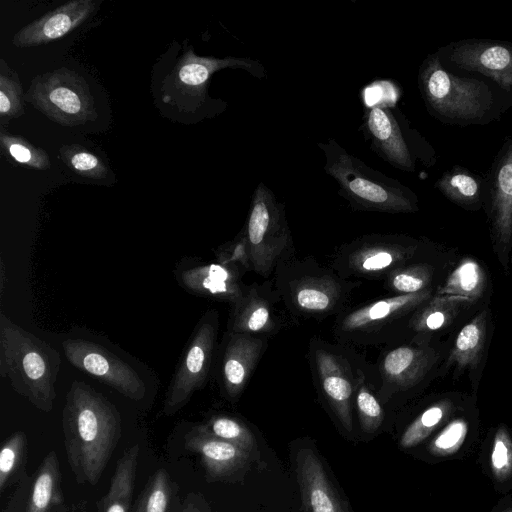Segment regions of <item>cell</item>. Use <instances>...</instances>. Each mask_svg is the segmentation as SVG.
Masks as SVG:
<instances>
[{"instance_id":"6da1fadb","label":"cell","mask_w":512,"mask_h":512,"mask_svg":"<svg viewBox=\"0 0 512 512\" xmlns=\"http://www.w3.org/2000/svg\"><path fill=\"white\" fill-rule=\"evenodd\" d=\"M67 460L79 484L95 485L121 437V416L90 385L72 382L62 412Z\"/></svg>"},{"instance_id":"7a4b0ae2","label":"cell","mask_w":512,"mask_h":512,"mask_svg":"<svg viewBox=\"0 0 512 512\" xmlns=\"http://www.w3.org/2000/svg\"><path fill=\"white\" fill-rule=\"evenodd\" d=\"M418 87L429 114L446 124L486 125L512 106V92L483 76L448 71L437 52L420 65Z\"/></svg>"},{"instance_id":"3957f363","label":"cell","mask_w":512,"mask_h":512,"mask_svg":"<svg viewBox=\"0 0 512 512\" xmlns=\"http://www.w3.org/2000/svg\"><path fill=\"white\" fill-rule=\"evenodd\" d=\"M60 365L57 350L0 313V375L43 412L53 409Z\"/></svg>"},{"instance_id":"277c9868","label":"cell","mask_w":512,"mask_h":512,"mask_svg":"<svg viewBox=\"0 0 512 512\" xmlns=\"http://www.w3.org/2000/svg\"><path fill=\"white\" fill-rule=\"evenodd\" d=\"M317 146L324 154V171L336 181L339 195L353 210L392 214L418 211L417 195L409 187L368 166L335 139Z\"/></svg>"},{"instance_id":"5b68a950","label":"cell","mask_w":512,"mask_h":512,"mask_svg":"<svg viewBox=\"0 0 512 512\" xmlns=\"http://www.w3.org/2000/svg\"><path fill=\"white\" fill-rule=\"evenodd\" d=\"M273 284L286 310L295 318L324 319L344 309L359 282L340 277L311 257L293 256L274 270Z\"/></svg>"},{"instance_id":"8992f818","label":"cell","mask_w":512,"mask_h":512,"mask_svg":"<svg viewBox=\"0 0 512 512\" xmlns=\"http://www.w3.org/2000/svg\"><path fill=\"white\" fill-rule=\"evenodd\" d=\"M431 298L430 289L393 295L344 309L337 315L334 336L343 346H377L393 341L396 328L411 320L416 310Z\"/></svg>"},{"instance_id":"52a82bcc","label":"cell","mask_w":512,"mask_h":512,"mask_svg":"<svg viewBox=\"0 0 512 512\" xmlns=\"http://www.w3.org/2000/svg\"><path fill=\"white\" fill-rule=\"evenodd\" d=\"M243 230L250 249L252 271L262 277H269L282 260L294 255L285 205L263 182L252 194Z\"/></svg>"},{"instance_id":"ba28073f","label":"cell","mask_w":512,"mask_h":512,"mask_svg":"<svg viewBox=\"0 0 512 512\" xmlns=\"http://www.w3.org/2000/svg\"><path fill=\"white\" fill-rule=\"evenodd\" d=\"M418 246L406 235H363L338 249L331 268L347 280H384L395 269L409 263Z\"/></svg>"},{"instance_id":"9c48e42d","label":"cell","mask_w":512,"mask_h":512,"mask_svg":"<svg viewBox=\"0 0 512 512\" xmlns=\"http://www.w3.org/2000/svg\"><path fill=\"white\" fill-rule=\"evenodd\" d=\"M25 98L50 120L65 127L82 125L97 118L87 82L68 68L33 78Z\"/></svg>"},{"instance_id":"30bf717a","label":"cell","mask_w":512,"mask_h":512,"mask_svg":"<svg viewBox=\"0 0 512 512\" xmlns=\"http://www.w3.org/2000/svg\"><path fill=\"white\" fill-rule=\"evenodd\" d=\"M361 128L370 148L399 170L414 172L417 160H426L424 140L394 105L379 103L367 109Z\"/></svg>"},{"instance_id":"8fae6325","label":"cell","mask_w":512,"mask_h":512,"mask_svg":"<svg viewBox=\"0 0 512 512\" xmlns=\"http://www.w3.org/2000/svg\"><path fill=\"white\" fill-rule=\"evenodd\" d=\"M219 325L218 313L210 310L191 337L165 395L163 413L178 412L203 387L208 377Z\"/></svg>"},{"instance_id":"7c38bea8","label":"cell","mask_w":512,"mask_h":512,"mask_svg":"<svg viewBox=\"0 0 512 512\" xmlns=\"http://www.w3.org/2000/svg\"><path fill=\"white\" fill-rule=\"evenodd\" d=\"M309 362L320 394L345 431L352 432L356 373L351 362L339 347L320 339L310 342Z\"/></svg>"},{"instance_id":"4fadbf2b","label":"cell","mask_w":512,"mask_h":512,"mask_svg":"<svg viewBox=\"0 0 512 512\" xmlns=\"http://www.w3.org/2000/svg\"><path fill=\"white\" fill-rule=\"evenodd\" d=\"M442 65L450 72L483 76L512 92V43L468 38L437 49Z\"/></svg>"},{"instance_id":"5bb4252c","label":"cell","mask_w":512,"mask_h":512,"mask_svg":"<svg viewBox=\"0 0 512 512\" xmlns=\"http://www.w3.org/2000/svg\"><path fill=\"white\" fill-rule=\"evenodd\" d=\"M62 347L66 359L77 369L131 400L144 398L146 387L139 374L102 346L83 339H68L62 343Z\"/></svg>"},{"instance_id":"9a60e30c","label":"cell","mask_w":512,"mask_h":512,"mask_svg":"<svg viewBox=\"0 0 512 512\" xmlns=\"http://www.w3.org/2000/svg\"><path fill=\"white\" fill-rule=\"evenodd\" d=\"M225 68L242 69L257 79L267 77L262 63L250 57H202L188 49L169 77V86L180 96H187L192 105L199 106L207 96L211 76Z\"/></svg>"},{"instance_id":"2e32d148","label":"cell","mask_w":512,"mask_h":512,"mask_svg":"<svg viewBox=\"0 0 512 512\" xmlns=\"http://www.w3.org/2000/svg\"><path fill=\"white\" fill-rule=\"evenodd\" d=\"M436 360L435 350L420 343L404 344L384 350L378 359V397L381 403L384 404L398 393L419 384Z\"/></svg>"},{"instance_id":"e0dca14e","label":"cell","mask_w":512,"mask_h":512,"mask_svg":"<svg viewBox=\"0 0 512 512\" xmlns=\"http://www.w3.org/2000/svg\"><path fill=\"white\" fill-rule=\"evenodd\" d=\"M486 179L493 242L506 263L512 244V136L498 151Z\"/></svg>"},{"instance_id":"ac0fdd59","label":"cell","mask_w":512,"mask_h":512,"mask_svg":"<svg viewBox=\"0 0 512 512\" xmlns=\"http://www.w3.org/2000/svg\"><path fill=\"white\" fill-rule=\"evenodd\" d=\"M279 303L282 301L273 281L248 285L244 295L231 305L228 333L266 338L277 333L283 324Z\"/></svg>"},{"instance_id":"d6986e66","label":"cell","mask_w":512,"mask_h":512,"mask_svg":"<svg viewBox=\"0 0 512 512\" xmlns=\"http://www.w3.org/2000/svg\"><path fill=\"white\" fill-rule=\"evenodd\" d=\"M98 5L95 0L68 1L22 27L12 43L18 48H30L56 41L84 23Z\"/></svg>"},{"instance_id":"ffe728a7","label":"cell","mask_w":512,"mask_h":512,"mask_svg":"<svg viewBox=\"0 0 512 512\" xmlns=\"http://www.w3.org/2000/svg\"><path fill=\"white\" fill-rule=\"evenodd\" d=\"M266 337L228 333L221 361V384L226 396L238 398L267 347Z\"/></svg>"},{"instance_id":"44dd1931","label":"cell","mask_w":512,"mask_h":512,"mask_svg":"<svg viewBox=\"0 0 512 512\" xmlns=\"http://www.w3.org/2000/svg\"><path fill=\"white\" fill-rule=\"evenodd\" d=\"M243 272L220 263L204 264L183 270L178 280L188 291L215 300L236 303L248 285L242 281Z\"/></svg>"},{"instance_id":"7402d4cb","label":"cell","mask_w":512,"mask_h":512,"mask_svg":"<svg viewBox=\"0 0 512 512\" xmlns=\"http://www.w3.org/2000/svg\"><path fill=\"white\" fill-rule=\"evenodd\" d=\"M185 447L199 456L208 478L212 480L225 479L238 472L250 455L237 445L196 428L186 435Z\"/></svg>"},{"instance_id":"603a6c76","label":"cell","mask_w":512,"mask_h":512,"mask_svg":"<svg viewBox=\"0 0 512 512\" xmlns=\"http://www.w3.org/2000/svg\"><path fill=\"white\" fill-rule=\"evenodd\" d=\"M296 472L306 512H346L322 462L311 449L297 452Z\"/></svg>"},{"instance_id":"cb8c5ba5","label":"cell","mask_w":512,"mask_h":512,"mask_svg":"<svg viewBox=\"0 0 512 512\" xmlns=\"http://www.w3.org/2000/svg\"><path fill=\"white\" fill-rule=\"evenodd\" d=\"M434 186L448 200L464 209L477 210L487 201V179L460 165L445 171Z\"/></svg>"},{"instance_id":"d4e9b609","label":"cell","mask_w":512,"mask_h":512,"mask_svg":"<svg viewBox=\"0 0 512 512\" xmlns=\"http://www.w3.org/2000/svg\"><path fill=\"white\" fill-rule=\"evenodd\" d=\"M64 505L58 456L50 451L32 480L25 512H59Z\"/></svg>"},{"instance_id":"484cf974","label":"cell","mask_w":512,"mask_h":512,"mask_svg":"<svg viewBox=\"0 0 512 512\" xmlns=\"http://www.w3.org/2000/svg\"><path fill=\"white\" fill-rule=\"evenodd\" d=\"M140 448L129 447L118 459L109 489L95 512H129L137 474Z\"/></svg>"},{"instance_id":"4316f807","label":"cell","mask_w":512,"mask_h":512,"mask_svg":"<svg viewBox=\"0 0 512 512\" xmlns=\"http://www.w3.org/2000/svg\"><path fill=\"white\" fill-rule=\"evenodd\" d=\"M472 303L471 300L460 296L435 294L416 310L409 328L417 335L442 329Z\"/></svg>"},{"instance_id":"83f0119b","label":"cell","mask_w":512,"mask_h":512,"mask_svg":"<svg viewBox=\"0 0 512 512\" xmlns=\"http://www.w3.org/2000/svg\"><path fill=\"white\" fill-rule=\"evenodd\" d=\"M487 336V311H482L458 333L447 366L475 369L481 359Z\"/></svg>"},{"instance_id":"f1b7e54d","label":"cell","mask_w":512,"mask_h":512,"mask_svg":"<svg viewBox=\"0 0 512 512\" xmlns=\"http://www.w3.org/2000/svg\"><path fill=\"white\" fill-rule=\"evenodd\" d=\"M486 276L480 264L471 258L462 259L436 290L437 295H454L472 302L479 299L485 289Z\"/></svg>"},{"instance_id":"f546056e","label":"cell","mask_w":512,"mask_h":512,"mask_svg":"<svg viewBox=\"0 0 512 512\" xmlns=\"http://www.w3.org/2000/svg\"><path fill=\"white\" fill-rule=\"evenodd\" d=\"M453 411L454 403L449 399H443L430 405L406 428L401 436L400 445L403 448H412L418 445L445 423Z\"/></svg>"},{"instance_id":"4dcf8cb0","label":"cell","mask_w":512,"mask_h":512,"mask_svg":"<svg viewBox=\"0 0 512 512\" xmlns=\"http://www.w3.org/2000/svg\"><path fill=\"white\" fill-rule=\"evenodd\" d=\"M355 373L354 404L360 425L363 431L373 433L381 426L384 419L382 403L370 388L365 371L361 367H355Z\"/></svg>"},{"instance_id":"1f68e13d","label":"cell","mask_w":512,"mask_h":512,"mask_svg":"<svg viewBox=\"0 0 512 512\" xmlns=\"http://www.w3.org/2000/svg\"><path fill=\"white\" fill-rule=\"evenodd\" d=\"M197 430L228 441L242 448L249 454L257 451L256 440L250 429L240 420L227 415H215L205 423L196 427Z\"/></svg>"},{"instance_id":"d6a6232c","label":"cell","mask_w":512,"mask_h":512,"mask_svg":"<svg viewBox=\"0 0 512 512\" xmlns=\"http://www.w3.org/2000/svg\"><path fill=\"white\" fill-rule=\"evenodd\" d=\"M433 267L427 263H407L384 280V287L394 295H405L429 289L433 278Z\"/></svg>"},{"instance_id":"836d02e7","label":"cell","mask_w":512,"mask_h":512,"mask_svg":"<svg viewBox=\"0 0 512 512\" xmlns=\"http://www.w3.org/2000/svg\"><path fill=\"white\" fill-rule=\"evenodd\" d=\"M172 494L171 478L160 468L148 479L139 495L135 512H168Z\"/></svg>"},{"instance_id":"e575fe53","label":"cell","mask_w":512,"mask_h":512,"mask_svg":"<svg viewBox=\"0 0 512 512\" xmlns=\"http://www.w3.org/2000/svg\"><path fill=\"white\" fill-rule=\"evenodd\" d=\"M59 152L64 163L81 177L103 180L110 174L103 160L81 146L63 145Z\"/></svg>"},{"instance_id":"d590c367","label":"cell","mask_w":512,"mask_h":512,"mask_svg":"<svg viewBox=\"0 0 512 512\" xmlns=\"http://www.w3.org/2000/svg\"><path fill=\"white\" fill-rule=\"evenodd\" d=\"M24 113V95L16 72L0 60V117L9 120Z\"/></svg>"},{"instance_id":"8d00e7d4","label":"cell","mask_w":512,"mask_h":512,"mask_svg":"<svg viewBox=\"0 0 512 512\" xmlns=\"http://www.w3.org/2000/svg\"><path fill=\"white\" fill-rule=\"evenodd\" d=\"M0 143L3 150L16 162L36 170L50 168V158L43 149L35 147L20 136L2 131Z\"/></svg>"},{"instance_id":"74e56055","label":"cell","mask_w":512,"mask_h":512,"mask_svg":"<svg viewBox=\"0 0 512 512\" xmlns=\"http://www.w3.org/2000/svg\"><path fill=\"white\" fill-rule=\"evenodd\" d=\"M489 466L495 480L505 482L512 477V438L505 426H499L491 444Z\"/></svg>"},{"instance_id":"f35d334b","label":"cell","mask_w":512,"mask_h":512,"mask_svg":"<svg viewBox=\"0 0 512 512\" xmlns=\"http://www.w3.org/2000/svg\"><path fill=\"white\" fill-rule=\"evenodd\" d=\"M27 447L25 433H13L3 444L0 452V492H3L11 478L23 464Z\"/></svg>"},{"instance_id":"ab89813d","label":"cell","mask_w":512,"mask_h":512,"mask_svg":"<svg viewBox=\"0 0 512 512\" xmlns=\"http://www.w3.org/2000/svg\"><path fill=\"white\" fill-rule=\"evenodd\" d=\"M468 434V422L459 417L451 420L428 444V451L437 457L456 453Z\"/></svg>"},{"instance_id":"60d3db41","label":"cell","mask_w":512,"mask_h":512,"mask_svg":"<svg viewBox=\"0 0 512 512\" xmlns=\"http://www.w3.org/2000/svg\"><path fill=\"white\" fill-rule=\"evenodd\" d=\"M215 256L220 264L236 267L243 273L252 271L250 249L243 229L233 240L219 246Z\"/></svg>"},{"instance_id":"b9f144b4","label":"cell","mask_w":512,"mask_h":512,"mask_svg":"<svg viewBox=\"0 0 512 512\" xmlns=\"http://www.w3.org/2000/svg\"><path fill=\"white\" fill-rule=\"evenodd\" d=\"M181 512H206L199 503L195 502L193 499H188L185 502V505Z\"/></svg>"},{"instance_id":"7bdbcfd3","label":"cell","mask_w":512,"mask_h":512,"mask_svg":"<svg viewBox=\"0 0 512 512\" xmlns=\"http://www.w3.org/2000/svg\"><path fill=\"white\" fill-rule=\"evenodd\" d=\"M5 275H6L5 274V266H4L3 260L1 259V261H0V294H1V296L4 293Z\"/></svg>"},{"instance_id":"ee69618b","label":"cell","mask_w":512,"mask_h":512,"mask_svg":"<svg viewBox=\"0 0 512 512\" xmlns=\"http://www.w3.org/2000/svg\"><path fill=\"white\" fill-rule=\"evenodd\" d=\"M498 512H512V505H510V506H508V507H506L503 510L498 511Z\"/></svg>"}]
</instances>
